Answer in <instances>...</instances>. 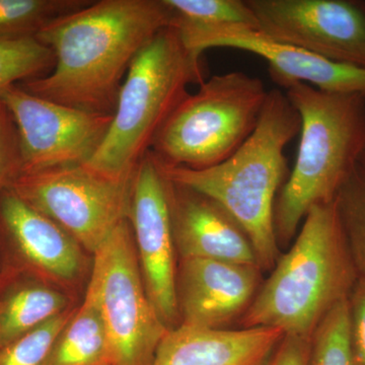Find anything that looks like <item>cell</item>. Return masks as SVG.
I'll return each instance as SVG.
<instances>
[{
    "label": "cell",
    "mask_w": 365,
    "mask_h": 365,
    "mask_svg": "<svg viewBox=\"0 0 365 365\" xmlns=\"http://www.w3.org/2000/svg\"><path fill=\"white\" fill-rule=\"evenodd\" d=\"M170 26L165 0L91 1L37 33L54 54V68L21 88L76 109L113 115L132 62Z\"/></svg>",
    "instance_id": "1"
},
{
    "label": "cell",
    "mask_w": 365,
    "mask_h": 365,
    "mask_svg": "<svg viewBox=\"0 0 365 365\" xmlns=\"http://www.w3.org/2000/svg\"><path fill=\"white\" fill-rule=\"evenodd\" d=\"M299 132V113L287 93L274 88L268 91L253 133L225 162L208 169L192 170L157 160L169 181L222 205L248 235L262 271L272 270L280 257L274 210L288 174L284 150Z\"/></svg>",
    "instance_id": "2"
},
{
    "label": "cell",
    "mask_w": 365,
    "mask_h": 365,
    "mask_svg": "<svg viewBox=\"0 0 365 365\" xmlns=\"http://www.w3.org/2000/svg\"><path fill=\"white\" fill-rule=\"evenodd\" d=\"M272 270L240 325L311 338L326 314L348 299L359 277L337 199L309 209L292 248Z\"/></svg>",
    "instance_id": "3"
},
{
    "label": "cell",
    "mask_w": 365,
    "mask_h": 365,
    "mask_svg": "<svg viewBox=\"0 0 365 365\" xmlns=\"http://www.w3.org/2000/svg\"><path fill=\"white\" fill-rule=\"evenodd\" d=\"M300 118L294 170L274 210L278 246H287L309 209L333 202L354 174L365 143V96L319 91L307 83L287 88Z\"/></svg>",
    "instance_id": "4"
},
{
    "label": "cell",
    "mask_w": 365,
    "mask_h": 365,
    "mask_svg": "<svg viewBox=\"0 0 365 365\" xmlns=\"http://www.w3.org/2000/svg\"><path fill=\"white\" fill-rule=\"evenodd\" d=\"M200 56L168 26L139 52L127 72L107 133L86 167L103 176L129 181L150 153L163 125L189 85L204 81Z\"/></svg>",
    "instance_id": "5"
},
{
    "label": "cell",
    "mask_w": 365,
    "mask_h": 365,
    "mask_svg": "<svg viewBox=\"0 0 365 365\" xmlns=\"http://www.w3.org/2000/svg\"><path fill=\"white\" fill-rule=\"evenodd\" d=\"M268 91L262 79L244 72L211 76L182 98L151 153L173 167L204 170L220 165L256 129Z\"/></svg>",
    "instance_id": "6"
},
{
    "label": "cell",
    "mask_w": 365,
    "mask_h": 365,
    "mask_svg": "<svg viewBox=\"0 0 365 365\" xmlns=\"http://www.w3.org/2000/svg\"><path fill=\"white\" fill-rule=\"evenodd\" d=\"M88 287L95 292L104 321L110 364L153 365L170 329L146 292L128 220L93 254Z\"/></svg>",
    "instance_id": "7"
},
{
    "label": "cell",
    "mask_w": 365,
    "mask_h": 365,
    "mask_svg": "<svg viewBox=\"0 0 365 365\" xmlns=\"http://www.w3.org/2000/svg\"><path fill=\"white\" fill-rule=\"evenodd\" d=\"M132 179L119 181L85 165H68L18 175L7 189L93 255L127 220Z\"/></svg>",
    "instance_id": "8"
},
{
    "label": "cell",
    "mask_w": 365,
    "mask_h": 365,
    "mask_svg": "<svg viewBox=\"0 0 365 365\" xmlns=\"http://www.w3.org/2000/svg\"><path fill=\"white\" fill-rule=\"evenodd\" d=\"M0 103L18 133L21 172L85 165L111 125L113 115L76 109L16 85L0 91Z\"/></svg>",
    "instance_id": "9"
},
{
    "label": "cell",
    "mask_w": 365,
    "mask_h": 365,
    "mask_svg": "<svg viewBox=\"0 0 365 365\" xmlns=\"http://www.w3.org/2000/svg\"><path fill=\"white\" fill-rule=\"evenodd\" d=\"M264 35L338 63L365 68V4L247 0Z\"/></svg>",
    "instance_id": "10"
},
{
    "label": "cell",
    "mask_w": 365,
    "mask_h": 365,
    "mask_svg": "<svg viewBox=\"0 0 365 365\" xmlns=\"http://www.w3.org/2000/svg\"><path fill=\"white\" fill-rule=\"evenodd\" d=\"M141 275L151 304L165 325L180 326L176 297V247L168 180L151 151L132 179L128 216Z\"/></svg>",
    "instance_id": "11"
},
{
    "label": "cell",
    "mask_w": 365,
    "mask_h": 365,
    "mask_svg": "<svg viewBox=\"0 0 365 365\" xmlns=\"http://www.w3.org/2000/svg\"><path fill=\"white\" fill-rule=\"evenodd\" d=\"M178 32L184 45L197 56L201 57L210 48H234L258 55L267 62L274 83L285 90L302 83L319 91L365 96V68L338 63L302 48L276 42L261 31L227 28Z\"/></svg>",
    "instance_id": "12"
},
{
    "label": "cell",
    "mask_w": 365,
    "mask_h": 365,
    "mask_svg": "<svg viewBox=\"0 0 365 365\" xmlns=\"http://www.w3.org/2000/svg\"><path fill=\"white\" fill-rule=\"evenodd\" d=\"M258 266L182 259L177 268L180 325L223 329L242 318L262 284Z\"/></svg>",
    "instance_id": "13"
},
{
    "label": "cell",
    "mask_w": 365,
    "mask_h": 365,
    "mask_svg": "<svg viewBox=\"0 0 365 365\" xmlns=\"http://www.w3.org/2000/svg\"><path fill=\"white\" fill-rule=\"evenodd\" d=\"M0 222L14 251L35 277L62 289L85 277L88 252L66 230L9 189L0 196Z\"/></svg>",
    "instance_id": "14"
},
{
    "label": "cell",
    "mask_w": 365,
    "mask_h": 365,
    "mask_svg": "<svg viewBox=\"0 0 365 365\" xmlns=\"http://www.w3.org/2000/svg\"><path fill=\"white\" fill-rule=\"evenodd\" d=\"M168 192L180 260L211 259L260 267L248 235L222 205L169 180Z\"/></svg>",
    "instance_id": "15"
},
{
    "label": "cell",
    "mask_w": 365,
    "mask_h": 365,
    "mask_svg": "<svg viewBox=\"0 0 365 365\" xmlns=\"http://www.w3.org/2000/svg\"><path fill=\"white\" fill-rule=\"evenodd\" d=\"M283 336L267 327L225 330L180 325L165 336L153 365H265Z\"/></svg>",
    "instance_id": "16"
},
{
    "label": "cell",
    "mask_w": 365,
    "mask_h": 365,
    "mask_svg": "<svg viewBox=\"0 0 365 365\" xmlns=\"http://www.w3.org/2000/svg\"><path fill=\"white\" fill-rule=\"evenodd\" d=\"M69 309L68 295L51 283L34 276L14 284L0 297V348Z\"/></svg>",
    "instance_id": "17"
},
{
    "label": "cell",
    "mask_w": 365,
    "mask_h": 365,
    "mask_svg": "<svg viewBox=\"0 0 365 365\" xmlns=\"http://www.w3.org/2000/svg\"><path fill=\"white\" fill-rule=\"evenodd\" d=\"M102 364H110L109 339L97 297L88 287L83 304L57 336L46 365Z\"/></svg>",
    "instance_id": "18"
},
{
    "label": "cell",
    "mask_w": 365,
    "mask_h": 365,
    "mask_svg": "<svg viewBox=\"0 0 365 365\" xmlns=\"http://www.w3.org/2000/svg\"><path fill=\"white\" fill-rule=\"evenodd\" d=\"M178 31L227 28L260 30L247 0H165Z\"/></svg>",
    "instance_id": "19"
},
{
    "label": "cell",
    "mask_w": 365,
    "mask_h": 365,
    "mask_svg": "<svg viewBox=\"0 0 365 365\" xmlns=\"http://www.w3.org/2000/svg\"><path fill=\"white\" fill-rule=\"evenodd\" d=\"M90 0H0V38L36 36L51 21Z\"/></svg>",
    "instance_id": "20"
},
{
    "label": "cell",
    "mask_w": 365,
    "mask_h": 365,
    "mask_svg": "<svg viewBox=\"0 0 365 365\" xmlns=\"http://www.w3.org/2000/svg\"><path fill=\"white\" fill-rule=\"evenodd\" d=\"M54 63L51 49L35 36L0 38V91L24 78H39Z\"/></svg>",
    "instance_id": "21"
},
{
    "label": "cell",
    "mask_w": 365,
    "mask_h": 365,
    "mask_svg": "<svg viewBox=\"0 0 365 365\" xmlns=\"http://www.w3.org/2000/svg\"><path fill=\"white\" fill-rule=\"evenodd\" d=\"M307 365H354L348 299L333 307L317 327L311 338Z\"/></svg>",
    "instance_id": "22"
},
{
    "label": "cell",
    "mask_w": 365,
    "mask_h": 365,
    "mask_svg": "<svg viewBox=\"0 0 365 365\" xmlns=\"http://www.w3.org/2000/svg\"><path fill=\"white\" fill-rule=\"evenodd\" d=\"M337 204L353 263L365 278V174L359 168L341 189Z\"/></svg>",
    "instance_id": "23"
},
{
    "label": "cell",
    "mask_w": 365,
    "mask_h": 365,
    "mask_svg": "<svg viewBox=\"0 0 365 365\" xmlns=\"http://www.w3.org/2000/svg\"><path fill=\"white\" fill-rule=\"evenodd\" d=\"M73 312L74 309H69L0 348V365H46L57 336Z\"/></svg>",
    "instance_id": "24"
},
{
    "label": "cell",
    "mask_w": 365,
    "mask_h": 365,
    "mask_svg": "<svg viewBox=\"0 0 365 365\" xmlns=\"http://www.w3.org/2000/svg\"><path fill=\"white\" fill-rule=\"evenodd\" d=\"M20 172L18 133L13 118L0 103V192L9 188Z\"/></svg>",
    "instance_id": "25"
},
{
    "label": "cell",
    "mask_w": 365,
    "mask_h": 365,
    "mask_svg": "<svg viewBox=\"0 0 365 365\" xmlns=\"http://www.w3.org/2000/svg\"><path fill=\"white\" fill-rule=\"evenodd\" d=\"M353 364L365 365V278L359 277L348 297Z\"/></svg>",
    "instance_id": "26"
},
{
    "label": "cell",
    "mask_w": 365,
    "mask_h": 365,
    "mask_svg": "<svg viewBox=\"0 0 365 365\" xmlns=\"http://www.w3.org/2000/svg\"><path fill=\"white\" fill-rule=\"evenodd\" d=\"M311 338L294 335L283 336L265 365L309 364Z\"/></svg>",
    "instance_id": "27"
},
{
    "label": "cell",
    "mask_w": 365,
    "mask_h": 365,
    "mask_svg": "<svg viewBox=\"0 0 365 365\" xmlns=\"http://www.w3.org/2000/svg\"><path fill=\"white\" fill-rule=\"evenodd\" d=\"M357 168H359V169L365 174V143L364 148H362L361 153H360L359 155V165H357Z\"/></svg>",
    "instance_id": "28"
},
{
    "label": "cell",
    "mask_w": 365,
    "mask_h": 365,
    "mask_svg": "<svg viewBox=\"0 0 365 365\" xmlns=\"http://www.w3.org/2000/svg\"><path fill=\"white\" fill-rule=\"evenodd\" d=\"M98 365H111L110 364H98Z\"/></svg>",
    "instance_id": "29"
}]
</instances>
